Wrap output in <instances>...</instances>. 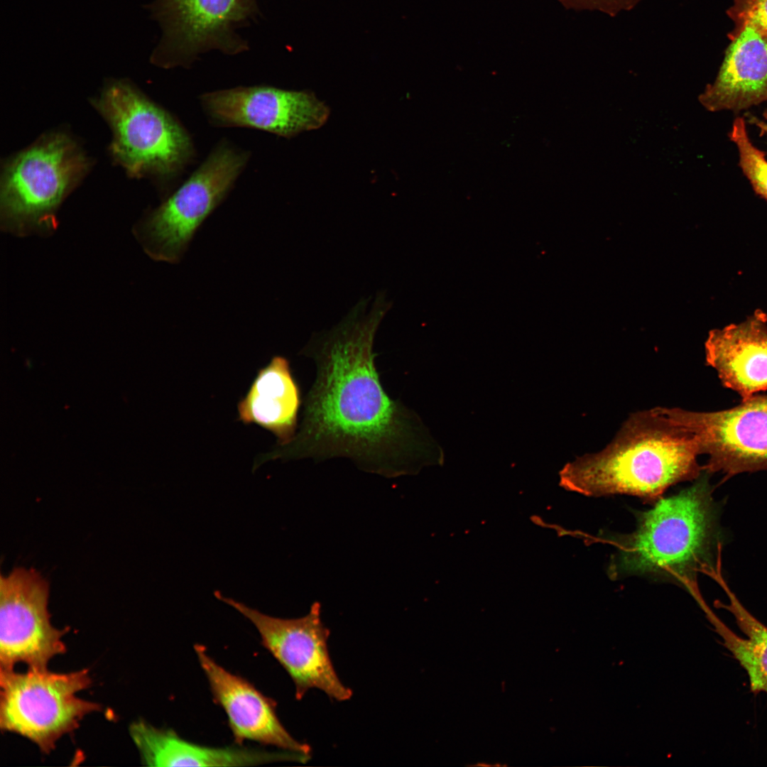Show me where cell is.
<instances>
[{
  "instance_id": "1",
  "label": "cell",
  "mask_w": 767,
  "mask_h": 767,
  "mask_svg": "<svg viewBox=\"0 0 767 767\" xmlns=\"http://www.w3.org/2000/svg\"><path fill=\"white\" fill-rule=\"evenodd\" d=\"M370 300L313 332L301 349L315 366L302 421L289 442L256 457L254 469L271 459L345 458L364 472L397 477L442 464L443 451L420 416L381 384L374 345L393 302L378 291L368 311Z\"/></svg>"
},
{
  "instance_id": "2",
  "label": "cell",
  "mask_w": 767,
  "mask_h": 767,
  "mask_svg": "<svg viewBox=\"0 0 767 767\" xmlns=\"http://www.w3.org/2000/svg\"><path fill=\"white\" fill-rule=\"evenodd\" d=\"M692 434L656 408L632 413L613 440L560 471L565 489L585 496L629 494L659 500L670 486L695 480L702 472Z\"/></svg>"
},
{
  "instance_id": "3",
  "label": "cell",
  "mask_w": 767,
  "mask_h": 767,
  "mask_svg": "<svg viewBox=\"0 0 767 767\" xmlns=\"http://www.w3.org/2000/svg\"><path fill=\"white\" fill-rule=\"evenodd\" d=\"M710 475L703 469L692 485L642 513L622 540L611 574L672 577L696 586L695 572L714 566V552L722 543Z\"/></svg>"
},
{
  "instance_id": "4",
  "label": "cell",
  "mask_w": 767,
  "mask_h": 767,
  "mask_svg": "<svg viewBox=\"0 0 767 767\" xmlns=\"http://www.w3.org/2000/svg\"><path fill=\"white\" fill-rule=\"evenodd\" d=\"M86 162L67 137H49L9 165L1 190V229L16 236H47L57 229V210L82 174Z\"/></svg>"
},
{
  "instance_id": "5",
  "label": "cell",
  "mask_w": 767,
  "mask_h": 767,
  "mask_svg": "<svg viewBox=\"0 0 767 767\" xmlns=\"http://www.w3.org/2000/svg\"><path fill=\"white\" fill-rule=\"evenodd\" d=\"M249 154L221 142L175 192L146 214L133 234L152 259L179 261L197 229L233 187Z\"/></svg>"
},
{
  "instance_id": "6",
  "label": "cell",
  "mask_w": 767,
  "mask_h": 767,
  "mask_svg": "<svg viewBox=\"0 0 767 767\" xmlns=\"http://www.w3.org/2000/svg\"><path fill=\"white\" fill-rule=\"evenodd\" d=\"M99 107L114 131L112 153L131 175L170 180L193 158L192 141L181 124L128 85L108 86Z\"/></svg>"
},
{
  "instance_id": "7",
  "label": "cell",
  "mask_w": 767,
  "mask_h": 767,
  "mask_svg": "<svg viewBox=\"0 0 767 767\" xmlns=\"http://www.w3.org/2000/svg\"><path fill=\"white\" fill-rule=\"evenodd\" d=\"M91 682L87 670L67 673L47 668L24 673L1 670V729L30 739L48 753L85 715L101 709L76 695Z\"/></svg>"
},
{
  "instance_id": "8",
  "label": "cell",
  "mask_w": 767,
  "mask_h": 767,
  "mask_svg": "<svg viewBox=\"0 0 767 767\" xmlns=\"http://www.w3.org/2000/svg\"><path fill=\"white\" fill-rule=\"evenodd\" d=\"M149 9L162 31L151 58L165 68L187 67L208 51L246 50L238 30L259 13V0H154Z\"/></svg>"
},
{
  "instance_id": "9",
  "label": "cell",
  "mask_w": 767,
  "mask_h": 767,
  "mask_svg": "<svg viewBox=\"0 0 767 767\" xmlns=\"http://www.w3.org/2000/svg\"><path fill=\"white\" fill-rule=\"evenodd\" d=\"M214 595L254 625L261 644L291 678L297 700H302L314 688L339 702L352 697V690L342 683L332 662L327 646L330 631L322 623L319 603H314L304 616L281 619L266 615L219 591Z\"/></svg>"
},
{
  "instance_id": "10",
  "label": "cell",
  "mask_w": 767,
  "mask_h": 767,
  "mask_svg": "<svg viewBox=\"0 0 767 767\" xmlns=\"http://www.w3.org/2000/svg\"><path fill=\"white\" fill-rule=\"evenodd\" d=\"M656 408L694 435L700 455L708 456L702 469L722 473V482L743 472L767 470V394L715 412Z\"/></svg>"
},
{
  "instance_id": "11",
  "label": "cell",
  "mask_w": 767,
  "mask_h": 767,
  "mask_svg": "<svg viewBox=\"0 0 767 767\" xmlns=\"http://www.w3.org/2000/svg\"><path fill=\"white\" fill-rule=\"evenodd\" d=\"M49 585L35 570L18 567L0 579L1 670L18 663L46 669L65 652V630L55 628L48 610Z\"/></svg>"
},
{
  "instance_id": "12",
  "label": "cell",
  "mask_w": 767,
  "mask_h": 767,
  "mask_svg": "<svg viewBox=\"0 0 767 767\" xmlns=\"http://www.w3.org/2000/svg\"><path fill=\"white\" fill-rule=\"evenodd\" d=\"M207 119L220 127L256 129L291 138L322 126L329 107L308 91L271 86L237 87L200 96Z\"/></svg>"
},
{
  "instance_id": "13",
  "label": "cell",
  "mask_w": 767,
  "mask_h": 767,
  "mask_svg": "<svg viewBox=\"0 0 767 767\" xmlns=\"http://www.w3.org/2000/svg\"><path fill=\"white\" fill-rule=\"evenodd\" d=\"M198 661L208 680L215 703L225 712L235 742L251 740L286 751L310 756V747L298 741L278 719L276 703L250 682L215 662L201 645H195Z\"/></svg>"
},
{
  "instance_id": "14",
  "label": "cell",
  "mask_w": 767,
  "mask_h": 767,
  "mask_svg": "<svg viewBox=\"0 0 767 767\" xmlns=\"http://www.w3.org/2000/svg\"><path fill=\"white\" fill-rule=\"evenodd\" d=\"M735 27L714 81L699 97L711 111L745 110L767 101V35L750 21Z\"/></svg>"
},
{
  "instance_id": "15",
  "label": "cell",
  "mask_w": 767,
  "mask_h": 767,
  "mask_svg": "<svg viewBox=\"0 0 767 767\" xmlns=\"http://www.w3.org/2000/svg\"><path fill=\"white\" fill-rule=\"evenodd\" d=\"M706 363L724 386L747 399L767 391V317L756 312L739 324L709 332Z\"/></svg>"
},
{
  "instance_id": "16",
  "label": "cell",
  "mask_w": 767,
  "mask_h": 767,
  "mask_svg": "<svg viewBox=\"0 0 767 767\" xmlns=\"http://www.w3.org/2000/svg\"><path fill=\"white\" fill-rule=\"evenodd\" d=\"M130 734L148 766H249L302 758L290 751L202 746L183 739L172 729H158L143 721L133 723Z\"/></svg>"
},
{
  "instance_id": "17",
  "label": "cell",
  "mask_w": 767,
  "mask_h": 767,
  "mask_svg": "<svg viewBox=\"0 0 767 767\" xmlns=\"http://www.w3.org/2000/svg\"><path fill=\"white\" fill-rule=\"evenodd\" d=\"M302 403L300 390L289 361L275 356L259 369L248 392L238 404L239 419L271 432L277 445L289 442L297 432Z\"/></svg>"
},
{
  "instance_id": "18",
  "label": "cell",
  "mask_w": 767,
  "mask_h": 767,
  "mask_svg": "<svg viewBox=\"0 0 767 767\" xmlns=\"http://www.w3.org/2000/svg\"><path fill=\"white\" fill-rule=\"evenodd\" d=\"M705 574L717 582L729 599L728 604L716 601L715 606L727 610L734 616L746 638L733 632L706 604L703 609L722 638L724 646L746 672L751 692L767 694V626L755 618L731 591L722 575V560H718L715 567L707 570Z\"/></svg>"
},
{
  "instance_id": "19",
  "label": "cell",
  "mask_w": 767,
  "mask_h": 767,
  "mask_svg": "<svg viewBox=\"0 0 767 767\" xmlns=\"http://www.w3.org/2000/svg\"><path fill=\"white\" fill-rule=\"evenodd\" d=\"M729 138L738 150L739 166L754 190L767 200V161L764 153L751 142L742 117L734 121Z\"/></svg>"
},
{
  "instance_id": "20",
  "label": "cell",
  "mask_w": 767,
  "mask_h": 767,
  "mask_svg": "<svg viewBox=\"0 0 767 767\" xmlns=\"http://www.w3.org/2000/svg\"><path fill=\"white\" fill-rule=\"evenodd\" d=\"M569 9L598 11L611 17L633 9L641 0H557Z\"/></svg>"
},
{
  "instance_id": "21",
  "label": "cell",
  "mask_w": 767,
  "mask_h": 767,
  "mask_svg": "<svg viewBox=\"0 0 767 767\" xmlns=\"http://www.w3.org/2000/svg\"><path fill=\"white\" fill-rule=\"evenodd\" d=\"M729 14L750 21L767 35V0H735Z\"/></svg>"
},
{
  "instance_id": "22",
  "label": "cell",
  "mask_w": 767,
  "mask_h": 767,
  "mask_svg": "<svg viewBox=\"0 0 767 767\" xmlns=\"http://www.w3.org/2000/svg\"><path fill=\"white\" fill-rule=\"evenodd\" d=\"M753 122L759 127L760 130L767 134V123L762 121L756 118L752 119Z\"/></svg>"
},
{
  "instance_id": "23",
  "label": "cell",
  "mask_w": 767,
  "mask_h": 767,
  "mask_svg": "<svg viewBox=\"0 0 767 767\" xmlns=\"http://www.w3.org/2000/svg\"><path fill=\"white\" fill-rule=\"evenodd\" d=\"M763 116L765 117V119L767 121V109L763 112Z\"/></svg>"
}]
</instances>
